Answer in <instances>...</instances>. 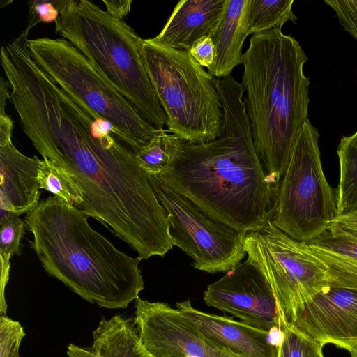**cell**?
<instances>
[{
	"label": "cell",
	"mask_w": 357,
	"mask_h": 357,
	"mask_svg": "<svg viewBox=\"0 0 357 357\" xmlns=\"http://www.w3.org/2000/svg\"><path fill=\"white\" fill-rule=\"evenodd\" d=\"M225 0H182L161 31L151 41L174 49L189 51L204 36H208L218 22Z\"/></svg>",
	"instance_id": "2e32d148"
},
{
	"label": "cell",
	"mask_w": 357,
	"mask_h": 357,
	"mask_svg": "<svg viewBox=\"0 0 357 357\" xmlns=\"http://www.w3.org/2000/svg\"><path fill=\"white\" fill-rule=\"evenodd\" d=\"M334 222L344 229L357 234V211L338 216Z\"/></svg>",
	"instance_id": "f546056e"
},
{
	"label": "cell",
	"mask_w": 357,
	"mask_h": 357,
	"mask_svg": "<svg viewBox=\"0 0 357 357\" xmlns=\"http://www.w3.org/2000/svg\"><path fill=\"white\" fill-rule=\"evenodd\" d=\"M30 141L68 173L83 195L77 208L128 243L142 259L174 246L167 212L151 174L111 124L76 100L60 102L40 119Z\"/></svg>",
	"instance_id": "6da1fadb"
},
{
	"label": "cell",
	"mask_w": 357,
	"mask_h": 357,
	"mask_svg": "<svg viewBox=\"0 0 357 357\" xmlns=\"http://www.w3.org/2000/svg\"><path fill=\"white\" fill-rule=\"evenodd\" d=\"M183 142L176 135L160 130L148 146L136 153L137 161L149 174H159L178 158Z\"/></svg>",
	"instance_id": "44dd1931"
},
{
	"label": "cell",
	"mask_w": 357,
	"mask_h": 357,
	"mask_svg": "<svg viewBox=\"0 0 357 357\" xmlns=\"http://www.w3.org/2000/svg\"><path fill=\"white\" fill-rule=\"evenodd\" d=\"M26 225L19 215L1 210L0 220V258L10 261L13 255L21 254V241Z\"/></svg>",
	"instance_id": "603a6c76"
},
{
	"label": "cell",
	"mask_w": 357,
	"mask_h": 357,
	"mask_svg": "<svg viewBox=\"0 0 357 357\" xmlns=\"http://www.w3.org/2000/svg\"><path fill=\"white\" fill-rule=\"evenodd\" d=\"M38 179L40 188L49 191L77 208L82 203V192L71 176L48 158H43Z\"/></svg>",
	"instance_id": "7402d4cb"
},
{
	"label": "cell",
	"mask_w": 357,
	"mask_h": 357,
	"mask_svg": "<svg viewBox=\"0 0 357 357\" xmlns=\"http://www.w3.org/2000/svg\"><path fill=\"white\" fill-rule=\"evenodd\" d=\"M68 0H33L28 2V24L29 31L40 22L50 23L57 20Z\"/></svg>",
	"instance_id": "484cf974"
},
{
	"label": "cell",
	"mask_w": 357,
	"mask_h": 357,
	"mask_svg": "<svg viewBox=\"0 0 357 357\" xmlns=\"http://www.w3.org/2000/svg\"><path fill=\"white\" fill-rule=\"evenodd\" d=\"M55 26L149 123L163 130L167 117L144 63L143 38L86 0H68Z\"/></svg>",
	"instance_id": "5b68a950"
},
{
	"label": "cell",
	"mask_w": 357,
	"mask_h": 357,
	"mask_svg": "<svg viewBox=\"0 0 357 357\" xmlns=\"http://www.w3.org/2000/svg\"><path fill=\"white\" fill-rule=\"evenodd\" d=\"M188 52L201 66L207 68L213 64L216 56L215 47L209 36L198 40Z\"/></svg>",
	"instance_id": "83f0119b"
},
{
	"label": "cell",
	"mask_w": 357,
	"mask_h": 357,
	"mask_svg": "<svg viewBox=\"0 0 357 357\" xmlns=\"http://www.w3.org/2000/svg\"><path fill=\"white\" fill-rule=\"evenodd\" d=\"M278 357H324L323 346L293 326L285 325Z\"/></svg>",
	"instance_id": "cb8c5ba5"
},
{
	"label": "cell",
	"mask_w": 357,
	"mask_h": 357,
	"mask_svg": "<svg viewBox=\"0 0 357 357\" xmlns=\"http://www.w3.org/2000/svg\"><path fill=\"white\" fill-rule=\"evenodd\" d=\"M215 86L223 112L220 135L183 142L178 158L154 175L213 220L247 234L271 220L278 183L255 149L241 84L229 75L215 78Z\"/></svg>",
	"instance_id": "7a4b0ae2"
},
{
	"label": "cell",
	"mask_w": 357,
	"mask_h": 357,
	"mask_svg": "<svg viewBox=\"0 0 357 357\" xmlns=\"http://www.w3.org/2000/svg\"><path fill=\"white\" fill-rule=\"evenodd\" d=\"M243 246L247 258L272 288L282 328L291 324L296 312L310 298L328 287L326 268L307 243L289 237L271 221L247 233Z\"/></svg>",
	"instance_id": "9c48e42d"
},
{
	"label": "cell",
	"mask_w": 357,
	"mask_h": 357,
	"mask_svg": "<svg viewBox=\"0 0 357 357\" xmlns=\"http://www.w3.org/2000/svg\"><path fill=\"white\" fill-rule=\"evenodd\" d=\"M135 322L150 357H241L206 336L177 308L135 300Z\"/></svg>",
	"instance_id": "8fae6325"
},
{
	"label": "cell",
	"mask_w": 357,
	"mask_h": 357,
	"mask_svg": "<svg viewBox=\"0 0 357 357\" xmlns=\"http://www.w3.org/2000/svg\"><path fill=\"white\" fill-rule=\"evenodd\" d=\"M13 130L11 117L6 112L0 114V207L20 215L40 201L38 175L42 160L28 157L15 148Z\"/></svg>",
	"instance_id": "5bb4252c"
},
{
	"label": "cell",
	"mask_w": 357,
	"mask_h": 357,
	"mask_svg": "<svg viewBox=\"0 0 357 357\" xmlns=\"http://www.w3.org/2000/svg\"><path fill=\"white\" fill-rule=\"evenodd\" d=\"M204 301L208 306L230 313L259 329L282 331L272 288L248 258L208 284L204 292Z\"/></svg>",
	"instance_id": "7c38bea8"
},
{
	"label": "cell",
	"mask_w": 357,
	"mask_h": 357,
	"mask_svg": "<svg viewBox=\"0 0 357 357\" xmlns=\"http://www.w3.org/2000/svg\"><path fill=\"white\" fill-rule=\"evenodd\" d=\"M86 215L53 195L25 216L30 241L46 273L89 303L126 308L144 289L141 257L116 248L89 224Z\"/></svg>",
	"instance_id": "3957f363"
},
{
	"label": "cell",
	"mask_w": 357,
	"mask_h": 357,
	"mask_svg": "<svg viewBox=\"0 0 357 357\" xmlns=\"http://www.w3.org/2000/svg\"><path fill=\"white\" fill-rule=\"evenodd\" d=\"M307 245L324 265L329 287L357 290V234L333 222Z\"/></svg>",
	"instance_id": "ac0fdd59"
},
{
	"label": "cell",
	"mask_w": 357,
	"mask_h": 357,
	"mask_svg": "<svg viewBox=\"0 0 357 357\" xmlns=\"http://www.w3.org/2000/svg\"><path fill=\"white\" fill-rule=\"evenodd\" d=\"M290 326L321 346L333 344L350 353L357 349V290L327 287L310 298Z\"/></svg>",
	"instance_id": "4fadbf2b"
},
{
	"label": "cell",
	"mask_w": 357,
	"mask_h": 357,
	"mask_svg": "<svg viewBox=\"0 0 357 357\" xmlns=\"http://www.w3.org/2000/svg\"><path fill=\"white\" fill-rule=\"evenodd\" d=\"M351 357H357V349L351 353Z\"/></svg>",
	"instance_id": "d6a6232c"
},
{
	"label": "cell",
	"mask_w": 357,
	"mask_h": 357,
	"mask_svg": "<svg viewBox=\"0 0 357 357\" xmlns=\"http://www.w3.org/2000/svg\"><path fill=\"white\" fill-rule=\"evenodd\" d=\"M121 357H150L146 353L141 351L128 350Z\"/></svg>",
	"instance_id": "1f68e13d"
},
{
	"label": "cell",
	"mask_w": 357,
	"mask_h": 357,
	"mask_svg": "<svg viewBox=\"0 0 357 357\" xmlns=\"http://www.w3.org/2000/svg\"><path fill=\"white\" fill-rule=\"evenodd\" d=\"M176 306L206 336L241 357L278 356L279 345L271 339L274 332L198 310L192 306L190 300L177 302Z\"/></svg>",
	"instance_id": "9a60e30c"
},
{
	"label": "cell",
	"mask_w": 357,
	"mask_h": 357,
	"mask_svg": "<svg viewBox=\"0 0 357 357\" xmlns=\"http://www.w3.org/2000/svg\"><path fill=\"white\" fill-rule=\"evenodd\" d=\"M10 89L9 83L3 77L0 81V114L6 113L7 100L10 98Z\"/></svg>",
	"instance_id": "4dcf8cb0"
},
{
	"label": "cell",
	"mask_w": 357,
	"mask_h": 357,
	"mask_svg": "<svg viewBox=\"0 0 357 357\" xmlns=\"http://www.w3.org/2000/svg\"><path fill=\"white\" fill-rule=\"evenodd\" d=\"M337 153L340 178L336 199L340 216L357 211V131L340 139Z\"/></svg>",
	"instance_id": "d6986e66"
},
{
	"label": "cell",
	"mask_w": 357,
	"mask_h": 357,
	"mask_svg": "<svg viewBox=\"0 0 357 357\" xmlns=\"http://www.w3.org/2000/svg\"><path fill=\"white\" fill-rule=\"evenodd\" d=\"M340 24L357 40V0H326Z\"/></svg>",
	"instance_id": "4316f807"
},
{
	"label": "cell",
	"mask_w": 357,
	"mask_h": 357,
	"mask_svg": "<svg viewBox=\"0 0 357 357\" xmlns=\"http://www.w3.org/2000/svg\"><path fill=\"white\" fill-rule=\"evenodd\" d=\"M151 176L167 212L174 245L193 259V266L211 274L227 273L236 268L246 255L243 246L246 234L213 220L154 174Z\"/></svg>",
	"instance_id": "30bf717a"
},
{
	"label": "cell",
	"mask_w": 357,
	"mask_h": 357,
	"mask_svg": "<svg viewBox=\"0 0 357 357\" xmlns=\"http://www.w3.org/2000/svg\"><path fill=\"white\" fill-rule=\"evenodd\" d=\"M307 61L300 43L280 29L252 36L243 54L241 84L254 146L275 183L309 121L310 79L303 70Z\"/></svg>",
	"instance_id": "277c9868"
},
{
	"label": "cell",
	"mask_w": 357,
	"mask_h": 357,
	"mask_svg": "<svg viewBox=\"0 0 357 357\" xmlns=\"http://www.w3.org/2000/svg\"><path fill=\"white\" fill-rule=\"evenodd\" d=\"M26 333L19 321L0 317V357H20L19 349Z\"/></svg>",
	"instance_id": "d4e9b609"
},
{
	"label": "cell",
	"mask_w": 357,
	"mask_h": 357,
	"mask_svg": "<svg viewBox=\"0 0 357 357\" xmlns=\"http://www.w3.org/2000/svg\"><path fill=\"white\" fill-rule=\"evenodd\" d=\"M294 0H250L248 33L256 35L274 29H282L288 22L296 23Z\"/></svg>",
	"instance_id": "ffe728a7"
},
{
	"label": "cell",
	"mask_w": 357,
	"mask_h": 357,
	"mask_svg": "<svg viewBox=\"0 0 357 357\" xmlns=\"http://www.w3.org/2000/svg\"><path fill=\"white\" fill-rule=\"evenodd\" d=\"M319 137L317 129L307 121L277 184L271 220L289 237L305 243L327 230L338 217L336 190L324 175Z\"/></svg>",
	"instance_id": "ba28073f"
},
{
	"label": "cell",
	"mask_w": 357,
	"mask_h": 357,
	"mask_svg": "<svg viewBox=\"0 0 357 357\" xmlns=\"http://www.w3.org/2000/svg\"><path fill=\"white\" fill-rule=\"evenodd\" d=\"M26 45L41 70L66 92L108 121L116 137L135 154L160 130L149 123L68 40L28 38Z\"/></svg>",
	"instance_id": "52a82bcc"
},
{
	"label": "cell",
	"mask_w": 357,
	"mask_h": 357,
	"mask_svg": "<svg viewBox=\"0 0 357 357\" xmlns=\"http://www.w3.org/2000/svg\"><path fill=\"white\" fill-rule=\"evenodd\" d=\"M143 59L166 117L169 132L183 142L215 139L223 122L215 78L187 50L144 39Z\"/></svg>",
	"instance_id": "8992f818"
},
{
	"label": "cell",
	"mask_w": 357,
	"mask_h": 357,
	"mask_svg": "<svg viewBox=\"0 0 357 357\" xmlns=\"http://www.w3.org/2000/svg\"><path fill=\"white\" fill-rule=\"evenodd\" d=\"M250 0H225L222 13L208 35L216 56L208 72L217 79L231 75L243 63L242 49L248 33Z\"/></svg>",
	"instance_id": "e0dca14e"
},
{
	"label": "cell",
	"mask_w": 357,
	"mask_h": 357,
	"mask_svg": "<svg viewBox=\"0 0 357 357\" xmlns=\"http://www.w3.org/2000/svg\"><path fill=\"white\" fill-rule=\"evenodd\" d=\"M106 6V11L116 19L123 20L129 13L132 1H102Z\"/></svg>",
	"instance_id": "f1b7e54d"
}]
</instances>
